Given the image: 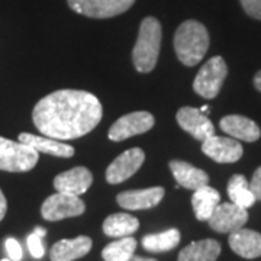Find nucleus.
<instances>
[{
    "label": "nucleus",
    "mask_w": 261,
    "mask_h": 261,
    "mask_svg": "<svg viewBox=\"0 0 261 261\" xmlns=\"http://www.w3.org/2000/svg\"><path fill=\"white\" fill-rule=\"evenodd\" d=\"M102 113V103L93 93L64 89L42 97L34 108L32 119L48 138L68 141L93 130Z\"/></svg>",
    "instance_id": "f257e3e1"
},
{
    "label": "nucleus",
    "mask_w": 261,
    "mask_h": 261,
    "mask_svg": "<svg viewBox=\"0 0 261 261\" xmlns=\"http://www.w3.org/2000/svg\"><path fill=\"white\" fill-rule=\"evenodd\" d=\"M209 34L203 23L195 19L185 20L174 34L176 56L187 67L199 64L207 53Z\"/></svg>",
    "instance_id": "f03ea898"
},
{
    "label": "nucleus",
    "mask_w": 261,
    "mask_h": 261,
    "mask_svg": "<svg viewBox=\"0 0 261 261\" xmlns=\"http://www.w3.org/2000/svg\"><path fill=\"white\" fill-rule=\"evenodd\" d=\"M163 39V29L157 18L147 16L142 19L137 44L132 49V61L140 73H149L154 70L160 56Z\"/></svg>",
    "instance_id": "7ed1b4c3"
},
{
    "label": "nucleus",
    "mask_w": 261,
    "mask_h": 261,
    "mask_svg": "<svg viewBox=\"0 0 261 261\" xmlns=\"http://www.w3.org/2000/svg\"><path fill=\"white\" fill-rule=\"evenodd\" d=\"M39 152L27 144L0 137V170L23 173L37 166Z\"/></svg>",
    "instance_id": "20e7f679"
},
{
    "label": "nucleus",
    "mask_w": 261,
    "mask_h": 261,
    "mask_svg": "<svg viewBox=\"0 0 261 261\" xmlns=\"http://www.w3.org/2000/svg\"><path fill=\"white\" fill-rule=\"evenodd\" d=\"M228 74V67L222 57L216 56L200 67L193 82V90L205 99H214L221 92Z\"/></svg>",
    "instance_id": "39448f33"
},
{
    "label": "nucleus",
    "mask_w": 261,
    "mask_h": 261,
    "mask_svg": "<svg viewBox=\"0 0 261 261\" xmlns=\"http://www.w3.org/2000/svg\"><path fill=\"white\" fill-rule=\"evenodd\" d=\"M75 13L93 19L115 18L130 9L135 0H67Z\"/></svg>",
    "instance_id": "423d86ee"
},
{
    "label": "nucleus",
    "mask_w": 261,
    "mask_h": 261,
    "mask_svg": "<svg viewBox=\"0 0 261 261\" xmlns=\"http://www.w3.org/2000/svg\"><path fill=\"white\" fill-rule=\"evenodd\" d=\"M86 206L79 196L56 193L51 195L41 206V215L45 221H61L65 218H74L84 214Z\"/></svg>",
    "instance_id": "0eeeda50"
},
{
    "label": "nucleus",
    "mask_w": 261,
    "mask_h": 261,
    "mask_svg": "<svg viewBox=\"0 0 261 261\" xmlns=\"http://www.w3.org/2000/svg\"><path fill=\"white\" fill-rule=\"evenodd\" d=\"M248 221V212L241 206L232 202L219 203L216 206L212 216L207 219L209 226L221 233H232L241 229Z\"/></svg>",
    "instance_id": "6e6552de"
},
{
    "label": "nucleus",
    "mask_w": 261,
    "mask_h": 261,
    "mask_svg": "<svg viewBox=\"0 0 261 261\" xmlns=\"http://www.w3.org/2000/svg\"><path fill=\"white\" fill-rule=\"evenodd\" d=\"M154 123H155V119L149 112L141 111V112L128 113L113 123L108 137L111 141H116V142L128 140L134 135L145 134L154 126Z\"/></svg>",
    "instance_id": "1a4fd4ad"
},
{
    "label": "nucleus",
    "mask_w": 261,
    "mask_h": 261,
    "mask_svg": "<svg viewBox=\"0 0 261 261\" xmlns=\"http://www.w3.org/2000/svg\"><path fill=\"white\" fill-rule=\"evenodd\" d=\"M144 160L145 152L141 148H130L122 152L106 168V181L111 185L123 183L140 170Z\"/></svg>",
    "instance_id": "9d476101"
},
{
    "label": "nucleus",
    "mask_w": 261,
    "mask_h": 261,
    "mask_svg": "<svg viewBox=\"0 0 261 261\" xmlns=\"http://www.w3.org/2000/svg\"><path fill=\"white\" fill-rule=\"evenodd\" d=\"M176 119L180 128L186 130L187 134H190L195 140L203 142L209 137L215 135L214 123L205 113L200 112V109L190 108V106L181 108L178 109Z\"/></svg>",
    "instance_id": "9b49d317"
},
{
    "label": "nucleus",
    "mask_w": 261,
    "mask_h": 261,
    "mask_svg": "<svg viewBox=\"0 0 261 261\" xmlns=\"http://www.w3.org/2000/svg\"><path fill=\"white\" fill-rule=\"evenodd\" d=\"M202 151L209 159L221 164L235 163L243 157V145L237 140L212 135L202 142Z\"/></svg>",
    "instance_id": "f8f14e48"
},
{
    "label": "nucleus",
    "mask_w": 261,
    "mask_h": 261,
    "mask_svg": "<svg viewBox=\"0 0 261 261\" xmlns=\"http://www.w3.org/2000/svg\"><path fill=\"white\" fill-rule=\"evenodd\" d=\"M166 190L163 187H148L141 190H126L116 196V202L128 211H142L157 206L163 200Z\"/></svg>",
    "instance_id": "ddd939ff"
},
{
    "label": "nucleus",
    "mask_w": 261,
    "mask_h": 261,
    "mask_svg": "<svg viewBox=\"0 0 261 261\" xmlns=\"http://www.w3.org/2000/svg\"><path fill=\"white\" fill-rule=\"evenodd\" d=\"M93 183V174L86 167H74L58 174L54 178V187L60 193L80 196L89 190Z\"/></svg>",
    "instance_id": "4468645a"
},
{
    "label": "nucleus",
    "mask_w": 261,
    "mask_h": 261,
    "mask_svg": "<svg viewBox=\"0 0 261 261\" xmlns=\"http://www.w3.org/2000/svg\"><path fill=\"white\" fill-rule=\"evenodd\" d=\"M221 129L235 140L254 142L261 137L258 125L243 115H228L221 119Z\"/></svg>",
    "instance_id": "2eb2a0df"
},
{
    "label": "nucleus",
    "mask_w": 261,
    "mask_h": 261,
    "mask_svg": "<svg viewBox=\"0 0 261 261\" xmlns=\"http://www.w3.org/2000/svg\"><path fill=\"white\" fill-rule=\"evenodd\" d=\"M18 141L22 144H27L42 154H49L54 157H64V159H70L74 155V148L71 145L65 144L63 141L54 140V138L22 132V134H19Z\"/></svg>",
    "instance_id": "dca6fc26"
},
{
    "label": "nucleus",
    "mask_w": 261,
    "mask_h": 261,
    "mask_svg": "<svg viewBox=\"0 0 261 261\" xmlns=\"http://www.w3.org/2000/svg\"><path fill=\"white\" fill-rule=\"evenodd\" d=\"M229 247L235 254L243 258H258L261 257V233L252 229L241 228L235 232L229 233Z\"/></svg>",
    "instance_id": "f3484780"
},
{
    "label": "nucleus",
    "mask_w": 261,
    "mask_h": 261,
    "mask_svg": "<svg viewBox=\"0 0 261 261\" xmlns=\"http://www.w3.org/2000/svg\"><path fill=\"white\" fill-rule=\"evenodd\" d=\"M92 250V240L86 235H80L73 240H60L51 248V261H74L84 257Z\"/></svg>",
    "instance_id": "a211bd4d"
},
{
    "label": "nucleus",
    "mask_w": 261,
    "mask_h": 261,
    "mask_svg": "<svg viewBox=\"0 0 261 261\" xmlns=\"http://www.w3.org/2000/svg\"><path fill=\"white\" fill-rule=\"evenodd\" d=\"M170 170L174 178L177 180L178 186L189 189V190H197L200 187L209 185V176L207 173L200 168L193 167L186 161L173 160L170 161Z\"/></svg>",
    "instance_id": "6ab92c4d"
},
{
    "label": "nucleus",
    "mask_w": 261,
    "mask_h": 261,
    "mask_svg": "<svg viewBox=\"0 0 261 261\" xmlns=\"http://www.w3.org/2000/svg\"><path fill=\"white\" fill-rule=\"evenodd\" d=\"M219 203H221L219 192L209 185L195 190L192 196V206L197 221H207Z\"/></svg>",
    "instance_id": "aec40b11"
},
{
    "label": "nucleus",
    "mask_w": 261,
    "mask_h": 261,
    "mask_svg": "<svg viewBox=\"0 0 261 261\" xmlns=\"http://www.w3.org/2000/svg\"><path fill=\"white\" fill-rule=\"evenodd\" d=\"M219 254L221 244L209 238L189 244L178 254V261H216Z\"/></svg>",
    "instance_id": "412c9836"
},
{
    "label": "nucleus",
    "mask_w": 261,
    "mask_h": 261,
    "mask_svg": "<svg viewBox=\"0 0 261 261\" xmlns=\"http://www.w3.org/2000/svg\"><path fill=\"white\" fill-rule=\"evenodd\" d=\"M140 228V222L137 218L128 214L109 215L103 222V232L112 238H123L130 237Z\"/></svg>",
    "instance_id": "4be33fe9"
},
{
    "label": "nucleus",
    "mask_w": 261,
    "mask_h": 261,
    "mask_svg": "<svg viewBox=\"0 0 261 261\" xmlns=\"http://www.w3.org/2000/svg\"><path fill=\"white\" fill-rule=\"evenodd\" d=\"M226 192L229 196V200L244 209H248L255 203V197L250 189V183L243 174H233L229 178Z\"/></svg>",
    "instance_id": "5701e85b"
},
{
    "label": "nucleus",
    "mask_w": 261,
    "mask_h": 261,
    "mask_svg": "<svg viewBox=\"0 0 261 261\" xmlns=\"http://www.w3.org/2000/svg\"><path fill=\"white\" fill-rule=\"evenodd\" d=\"M180 231L176 228L167 229L164 232L149 233L142 238V247L151 252H164L176 248L180 243Z\"/></svg>",
    "instance_id": "b1692460"
},
{
    "label": "nucleus",
    "mask_w": 261,
    "mask_h": 261,
    "mask_svg": "<svg viewBox=\"0 0 261 261\" xmlns=\"http://www.w3.org/2000/svg\"><path fill=\"white\" fill-rule=\"evenodd\" d=\"M137 248V240L132 237H123L113 241L103 248L102 257L105 261H128Z\"/></svg>",
    "instance_id": "393cba45"
},
{
    "label": "nucleus",
    "mask_w": 261,
    "mask_h": 261,
    "mask_svg": "<svg viewBox=\"0 0 261 261\" xmlns=\"http://www.w3.org/2000/svg\"><path fill=\"white\" fill-rule=\"evenodd\" d=\"M47 235V231L41 226H37L34 232L29 233L27 244H28L29 252L34 258H42L45 254V247H44V237Z\"/></svg>",
    "instance_id": "a878e982"
},
{
    "label": "nucleus",
    "mask_w": 261,
    "mask_h": 261,
    "mask_svg": "<svg viewBox=\"0 0 261 261\" xmlns=\"http://www.w3.org/2000/svg\"><path fill=\"white\" fill-rule=\"evenodd\" d=\"M248 16L261 20V0H240Z\"/></svg>",
    "instance_id": "bb28decb"
},
{
    "label": "nucleus",
    "mask_w": 261,
    "mask_h": 261,
    "mask_svg": "<svg viewBox=\"0 0 261 261\" xmlns=\"http://www.w3.org/2000/svg\"><path fill=\"white\" fill-rule=\"evenodd\" d=\"M5 247H6V251H8V255H9L10 260H22V247H20V244L15 238H8L6 243H5Z\"/></svg>",
    "instance_id": "cd10ccee"
},
{
    "label": "nucleus",
    "mask_w": 261,
    "mask_h": 261,
    "mask_svg": "<svg viewBox=\"0 0 261 261\" xmlns=\"http://www.w3.org/2000/svg\"><path fill=\"white\" fill-rule=\"evenodd\" d=\"M250 189H251L255 200H261V167L254 171L251 181H250Z\"/></svg>",
    "instance_id": "c85d7f7f"
},
{
    "label": "nucleus",
    "mask_w": 261,
    "mask_h": 261,
    "mask_svg": "<svg viewBox=\"0 0 261 261\" xmlns=\"http://www.w3.org/2000/svg\"><path fill=\"white\" fill-rule=\"evenodd\" d=\"M6 212H8V202H6V197H5L2 189H0V221L5 218Z\"/></svg>",
    "instance_id": "c756f323"
},
{
    "label": "nucleus",
    "mask_w": 261,
    "mask_h": 261,
    "mask_svg": "<svg viewBox=\"0 0 261 261\" xmlns=\"http://www.w3.org/2000/svg\"><path fill=\"white\" fill-rule=\"evenodd\" d=\"M254 86H255V89H257L258 92H261V70L255 74V77H254Z\"/></svg>",
    "instance_id": "7c9ffc66"
},
{
    "label": "nucleus",
    "mask_w": 261,
    "mask_h": 261,
    "mask_svg": "<svg viewBox=\"0 0 261 261\" xmlns=\"http://www.w3.org/2000/svg\"><path fill=\"white\" fill-rule=\"evenodd\" d=\"M128 261H157V260H154V258H145V257H140V255H135V254H134Z\"/></svg>",
    "instance_id": "2f4dec72"
},
{
    "label": "nucleus",
    "mask_w": 261,
    "mask_h": 261,
    "mask_svg": "<svg viewBox=\"0 0 261 261\" xmlns=\"http://www.w3.org/2000/svg\"><path fill=\"white\" fill-rule=\"evenodd\" d=\"M200 112H203L205 115H207V113H209V106H207V105L202 106V108H200Z\"/></svg>",
    "instance_id": "473e14b6"
},
{
    "label": "nucleus",
    "mask_w": 261,
    "mask_h": 261,
    "mask_svg": "<svg viewBox=\"0 0 261 261\" xmlns=\"http://www.w3.org/2000/svg\"><path fill=\"white\" fill-rule=\"evenodd\" d=\"M0 261H12L10 258H3V260H0Z\"/></svg>",
    "instance_id": "72a5a7b5"
}]
</instances>
